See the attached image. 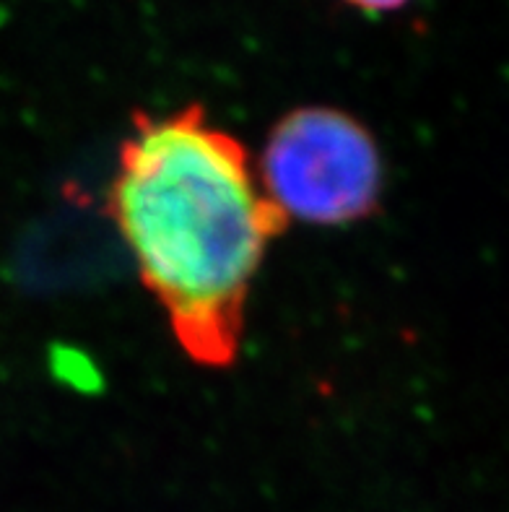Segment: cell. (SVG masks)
<instances>
[{
	"mask_svg": "<svg viewBox=\"0 0 509 512\" xmlns=\"http://www.w3.org/2000/svg\"><path fill=\"white\" fill-rule=\"evenodd\" d=\"M343 3L364 13H390L400 11V8L408 6L411 0H343Z\"/></svg>",
	"mask_w": 509,
	"mask_h": 512,
	"instance_id": "cell-3",
	"label": "cell"
},
{
	"mask_svg": "<svg viewBox=\"0 0 509 512\" xmlns=\"http://www.w3.org/2000/svg\"><path fill=\"white\" fill-rule=\"evenodd\" d=\"M258 175L286 224L348 227L377 211L385 169L367 125L336 107L312 104L273 125Z\"/></svg>",
	"mask_w": 509,
	"mask_h": 512,
	"instance_id": "cell-2",
	"label": "cell"
},
{
	"mask_svg": "<svg viewBox=\"0 0 509 512\" xmlns=\"http://www.w3.org/2000/svg\"><path fill=\"white\" fill-rule=\"evenodd\" d=\"M110 214L180 349L200 367L234 364L255 276L286 227L245 146L200 107L141 112Z\"/></svg>",
	"mask_w": 509,
	"mask_h": 512,
	"instance_id": "cell-1",
	"label": "cell"
}]
</instances>
